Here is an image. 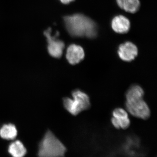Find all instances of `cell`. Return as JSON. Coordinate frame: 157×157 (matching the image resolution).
I'll list each match as a JSON object with an SVG mask.
<instances>
[{
    "mask_svg": "<svg viewBox=\"0 0 157 157\" xmlns=\"http://www.w3.org/2000/svg\"><path fill=\"white\" fill-rule=\"evenodd\" d=\"M63 20L67 31L73 37L94 39L98 35L96 23L83 14L66 16L63 17Z\"/></svg>",
    "mask_w": 157,
    "mask_h": 157,
    "instance_id": "cell-1",
    "label": "cell"
},
{
    "mask_svg": "<svg viewBox=\"0 0 157 157\" xmlns=\"http://www.w3.org/2000/svg\"><path fill=\"white\" fill-rule=\"evenodd\" d=\"M125 106L128 112L135 117L147 119L150 116V110L143 98L126 100Z\"/></svg>",
    "mask_w": 157,
    "mask_h": 157,
    "instance_id": "cell-4",
    "label": "cell"
},
{
    "mask_svg": "<svg viewBox=\"0 0 157 157\" xmlns=\"http://www.w3.org/2000/svg\"><path fill=\"white\" fill-rule=\"evenodd\" d=\"M111 122L113 126L117 129L128 128L130 124V121L128 113L122 108H116L112 113Z\"/></svg>",
    "mask_w": 157,
    "mask_h": 157,
    "instance_id": "cell-6",
    "label": "cell"
},
{
    "mask_svg": "<svg viewBox=\"0 0 157 157\" xmlns=\"http://www.w3.org/2000/svg\"><path fill=\"white\" fill-rule=\"evenodd\" d=\"M51 33V28H48L44 33L48 43L47 48L48 53L54 58H60L63 55L65 48L64 43L63 41L57 39V37L59 35L58 32H57L53 36L52 35Z\"/></svg>",
    "mask_w": 157,
    "mask_h": 157,
    "instance_id": "cell-5",
    "label": "cell"
},
{
    "mask_svg": "<svg viewBox=\"0 0 157 157\" xmlns=\"http://www.w3.org/2000/svg\"><path fill=\"white\" fill-rule=\"evenodd\" d=\"M117 52L121 59L124 61L131 62L137 56L138 49L135 44L128 42L119 46Z\"/></svg>",
    "mask_w": 157,
    "mask_h": 157,
    "instance_id": "cell-7",
    "label": "cell"
},
{
    "mask_svg": "<svg viewBox=\"0 0 157 157\" xmlns=\"http://www.w3.org/2000/svg\"><path fill=\"white\" fill-rule=\"evenodd\" d=\"M144 91L140 86L134 85L129 88L126 94V100L135 98H143Z\"/></svg>",
    "mask_w": 157,
    "mask_h": 157,
    "instance_id": "cell-13",
    "label": "cell"
},
{
    "mask_svg": "<svg viewBox=\"0 0 157 157\" xmlns=\"http://www.w3.org/2000/svg\"><path fill=\"white\" fill-rule=\"evenodd\" d=\"M73 98H65L63 99L64 107L72 115H78L83 110L90 107V102L88 96L79 90H76L72 93Z\"/></svg>",
    "mask_w": 157,
    "mask_h": 157,
    "instance_id": "cell-3",
    "label": "cell"
},
{
    "mask_svg": "<svg viewBox=\"0 0 157 157\" xmlns=\"http://www.w3.org/2000/svg\"><path fill=\"white\" fill-rule=\"evenodd\" d=\"M75 0H60L61 3L63 4H65V5H67V4H70V3L72 2Z\"/></svg>",
    "mask_w": 157,
    "mask_h": 157,
    "instance_id": "cell-14",
    "label": "cell"
},
{
    "mask_svg": "<svg viewBox=\"0 0 157 157\" xmlns=\"http://www.w3.org/2000/svg\"><path fill=\"white\" fill-rule=\"evenodd\" d=\"M84 56V50L80 45L72 44L67 49L66 58L70 64H77L83 59Z\"/></svg>",
    "mask_w": 157,
    "mask_h": 157,
    "instance_id": "cell-8",
    "label": "cell"
},
{
    "mask_svg": "<svg viewBox=\"0 0 157 157\" xmlns=\"http://www.w3.org/2000/svg\"><path fill=\"white\" fill-rule=\"evenodd\" d=\"M118 6L121 9L131 13H135L140 7L139 0H116Z\"/></svg>",
    "mask_w": 157,
    "mask_h": 157,
    "instance_id": "cell-10",
    "label": "cell"
},
{
    "mask_svg": "<svg viewBox=\"0 0 157 157\" xmlns=\"http://www.w3.org/2000/svg\"><path fill=\"white\" fill-rule=\"evenodd\" d=\"M111 26L113 30L117 33H126L130 30V21L125 16L118 15L113 19Z\"/></svg>",
    "mask_w": 157,
    "mask_h": 157,
    "instance_id": "cell-9",
    "label": "cell"
},
{
    "mask_svg": "<svg viewBox=\"0 0 157 157\" xmlns=\"http://www.w3.org/2000/svg\"><path fill=\"white\" fill-rule=\"evenodd\" d=\"M17 128L13 124H4L0 129V136L3 139L14 140L17 137Z\"/></svg>",
    "mask_w": 157,
    "mask_h": 157,
    "instance_id": "cell-12",
    "label": "cell"
},
{
    "mask_svg": "<svg viewBox=\"0 0 157 157\" xmlns=\"http://www.w3.org/2000/svg\"><path fill=\"white\" fill-rule=\"evenodd\" d=\"M8 151L13 157H24L27 152V150L21 141L15 140L9 145Z\"/></svg>",
    "mask_w": 157,
    "mask_h": 157,
    "instance_id": "cell-11",
    "label": "cell"
},
{
    "mask_svg": "<svg viewBox=\"0 0 157 157\" xmlns=\"http://www.w3.org/2000/svg\"><path fill=\"white\" fill-rule=\"evenodd\" d=\"M67 148L53 133L48 131L39 145V157H64Z\"/></svg>",
    "mask_w": 157,
    "mask_h": 157,
    "instance_id": "cell-2",
    "label": "cell"
}]
</instances>
